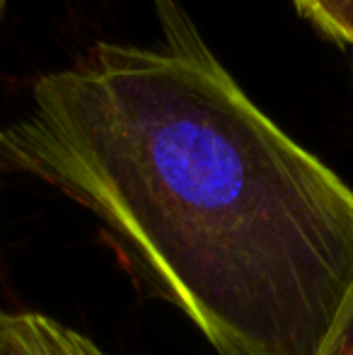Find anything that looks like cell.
I'll use <instances>...</instances> for the list:
<instances>
[{"label":"cell","mask_w":353,"mask_h":355,"mask_svg":"<svg viewBox=\"0 0 353 355\" xmlns=\"http://www.w3.org/2000/svg\"><path fill=\"white\" fill-rule=\"evenodd\" d=\"M32 85L0 169L66 193L216 355H317L353 285V191L247 97L177 0Z\"/></svg>","instance_id":"cell-1"},{"label":"cell","mask_w":353,"mask_h":355,"mask_svg":"<svg viewBox=\"0 0 353 355\" xmlns=\"http://www.w3.org/2000/svg\"><path fill=\"white\" fill-rule=\"evenodd\" d=\"M0 355H107L78 329L42 312L0 307Z\"/></svg>","instance_id":"cell-2"},{"label":"cell","mask_w":353,"mask_h":355,"mask_svg":"<svg viewBox=\"0 0 353 355\" xmlns=\"http://www.w3.org/2000/svg\"><path fill=\"white\" fill-rule=\"evenodd\" d=\"M291 3L327 39L353 46V0H291Z\"/></svg>","instance_id":"cell-3"},{"label":"cell","mask_w":353,"mask_h":355,"mask_svg":"<svg viewBox=\"0 0 353 355\" xmlns=\"http://www.w3.org/2000/svg\"><path fill=\"white\" fill-rule=\"evenodd\" d=\"M317 355H353V285Z\"/></svg>","instance_id":"cell-4"},{"label":"cell","mask_w":353,"mask_h":355,"mask_svg":"<svg viewBox=\"0 0 353 355\" xmlns=\"http://www.w3.org/2000/svg\"><path fill=\"white\" fill-rule=\"evenodd\" d=\"M5 3H8V0H0V22H3V12H5Z\"/></svg>","instance_id":"cell-5"}]
</instances>
